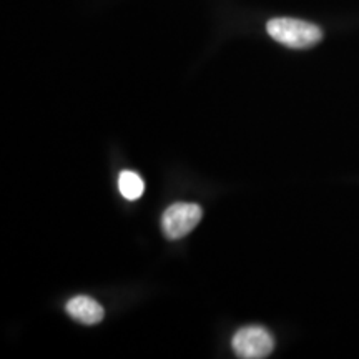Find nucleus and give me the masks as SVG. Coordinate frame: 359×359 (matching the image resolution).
Listing matches in <instances>:
<instances>
[{
  "instance_id": "obj_1",
  "label": "nucleus",
  "mask_w": 359,
  "mask_h": 359,
  "mask_svg": "<svg viewBox=\"0 0 359 359\" xmlns=\"http://www.w3.org/2000/svg\"><path fill=\"white\" fill-rule=\"evenodd\" d=\"M269 37L290 48H309L314 47L323 39V30L309 22L280 17L271 19L266 24Z\"/></svg>"
},
{
  "instance_id": "obj_2",
  "label": "nucleus",
  "mask_w": 359,
  "mask_h": 359,
  "mask_svg": "<svg viewBox=\"0 0 359 359\" xmlns=\"http://www.w3.org/2000/svg\"><path fill=\"white\" fill-rule=\"evenodd\" d=\"M233 351L241 359L268 358L275 349V339L263 326H246L238 330L231 341Z\"/></svg>"
},
{
  "instance_id": "obj_3",
  "label": "nucleus",
  "mask_w": 359,
  "mask_h": 359,
  "mask_svg": "<svg viewBox=\"0 0 359 359\" xmlns=\"http://www.w3.org/2000/svg\"><path fill=\"white\" fill-rule=\"evenodd\" d=\"M201 208L195 203H175L165 210L161 217L163 235L168 240H180L193 231V228L200 223Z\"/></svg>"
},
{
  "instance_id": "obj_4",
  "label": "nucleus",
  "mask_w": 359,
  "mask_h": 359,
  "mask_svg": "<svg viewBox=\"0 0 359 359\" xmlns=\"http://www.w3.org/2000/svg\"><path fill=\"white\" fill-rule=\"evenodd\" d=\"M67 313L70 318H74L75 321L82 323V325L93 326L97 323H100L105 316V311L100 306V303H97L95 299L90 298V296H75L67 303Z\"/></svg>"
},
{
  "instance_id": "obj_5",
  "label": "nucleus",
  "mask_w": 359,
  "mask_h": 359,
  "mask_svg": "<svg viewBox=\"0 0 359 359\" xmlns=\"http://www.w3.org/2000/svg\"><path fill=\"white\" fill-rule=\"evenodd\" d=\"M118 190L123 195V198L135 201L143 195L145 185H143V180L140 175L130 172V170H123L118 177Z\"/></svg>"
}]
</instances>
